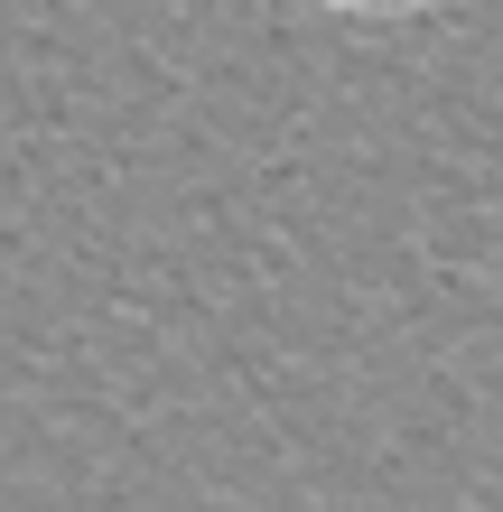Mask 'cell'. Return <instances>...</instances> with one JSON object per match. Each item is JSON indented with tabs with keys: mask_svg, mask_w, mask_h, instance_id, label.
<instances>
[{
	"mask_svg": "<svg viewBox=\"0 0 503 512\" xmlns=\"http://www.w3.org/2000/svg\"><path fill=\"white\" fill-rule=\"evenodd\" d=\"M317 10H345V19H420L438 0H317Z\"/></svg>",
	"mask_w": 503,
	"mask_h": 512,
	"instance_id": "1",
	"label": "cell"
}]
</instances>
